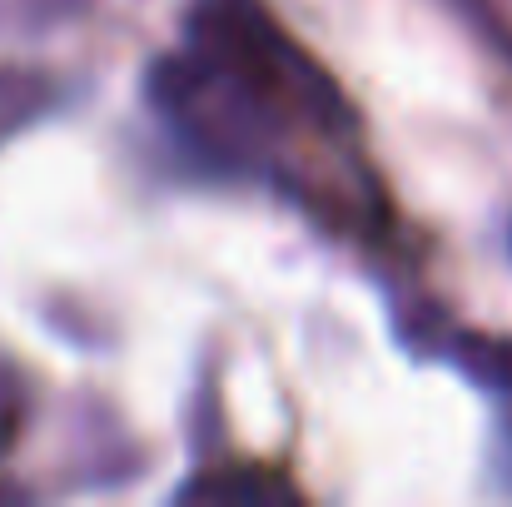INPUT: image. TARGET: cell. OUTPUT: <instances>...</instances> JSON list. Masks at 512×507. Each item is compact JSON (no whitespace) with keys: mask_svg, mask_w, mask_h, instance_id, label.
<instances>
[{"mask_svg":"<svg viewBox=\"0 0 512 507\" xmlns=\"http://www.w3.org/2000/svg\"><path fill=\"white\" fill-rule=\"evenodd\" d=\"M448 5L458 10V20H463L488 50H498V55L512 60V25L503 20V10H498L493 0H448Z\"/></svg>","mask_w":512,"mask_h":507,"instance_id":"6da1fadb","label":"cell"},{"mask_svg":"<svg viewBox=\"0 0 512 507\" xmlns=\"http://www.w3.org/2000/svg\"><path fill=\"white\" fill-rule=\"evenodd\" d=\"M274 493H289V488H274L269 478H204V483H189L179 498H189V503H229V498L269 503Z\"/></svg>","mask_w":512,"mask_h":507,"instance_id":"7a4b0ae2","label":"cell"}]
</instances>
